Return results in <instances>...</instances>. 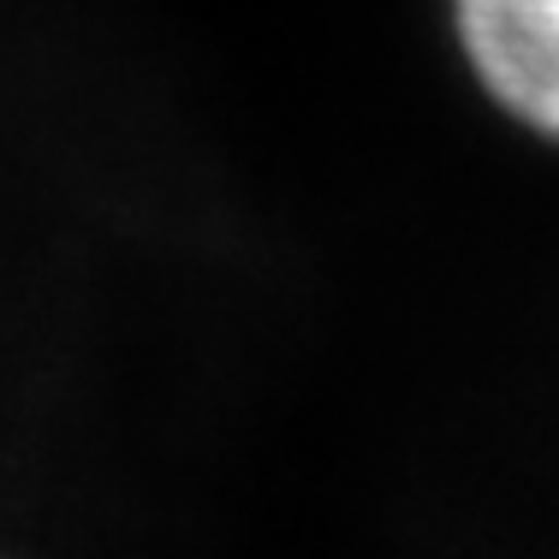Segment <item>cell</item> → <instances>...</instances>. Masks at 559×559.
<instances>
[{
	"label": "cell",
	"mask_w": 559,
	"mask_h": 559,
	"mask_svg": "<svg viewBox=\"0 0 559 559\" xmlns=\"http://www.w3.org/2000/svg\"><path fill=\"white\" fill-rule=\"evenodd\" d=\"M447 24L488 108L559 150V0H447Z\"/></svg>",
	"instance_id": "1"
}]
</instances>
